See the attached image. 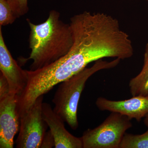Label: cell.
<instances>
[{
  "instance_id": "1",
  "label": "cell",
  "mask_w": 148,
  "mask_h": 148,
  "mask_svg": "<svg viewBox=\"0 0 148 148\" xmlns=\"http://www.w3.org/2000/svg\"><path fill=\"white\" fill-rule=\"evenodd\" d=\"M70 24L74 42L69 52L48 66L29 71V84L38 95L45 94L93 61L106 57L123 60L134 54L129 36L110 15L84 11L72 17Z\"/></svg>"
},
{
  "instance_id": "2",
  "label": "cell",
  "mask_w": 148,
  "mask_h": 148,
  "mask_svg": "<svg viewBox=\"0 0 148 148\" xmlns=\"http://www.w3.org/2000/svg\"><path fill=\"white\" fill-rule=\"evenodd\" d=\"M60 14L51 10L47 19L39 24L27 21L30 27L29 47L31 50L28 59L33 61L30 71L45 67L66 55L73 44V32L70 24L60 19Z\"/></svg>"
},
{
  "instance_id": "3",
  "label": "cell",
  "mask_w": 148,
  "mask_h": 148,
  "mask_svg": "<svg viewBox=\"0 0 148 148\" xmlns=\"http://www.w3.org/2000/svg\"><path fill=\"white\" fill-rule=\"evenodd\" d=\"M121 59L116 58L113 61H95L90 68H86L79 73L59 84L52 102L53 110L73 130L79 126L77 110L82 92L88 79L96 72L112 69L119 64Z\"/></svg>"
},
{
  "instance_id": "4",
  "label": "cell",
  "mask_w": 148,
  "mask_h": 148,
  "mask_svg": "<svg viewBox=\"0 0 148 148\" xmlns=\"http://www.w3.org/2000/svg\"><path fill=\"white\" fill-rule=\"evenodd\" d=\"M131 120L116 112H111L100 125L83 133V148H119L126 131L132 127Z\"/></svg>"
},
{
  "instance_id": "5",
  "label": "cell",
  "mask_w": 148,
  "mask_h": 148,
  "mask_svg": "<svg viewBox=\"0 0 148 148\" xmlns=\"http://www.w3.org/2000/svg\"><path fill=\"white\" fill-rule=\"evenodd\" d=\"M43 95L37 98L31 108L20 116L16 148H41L48 126L42 116Z\"/></svg>"
},
{
  "instance_id": "6",
  "label": "cell",
  "mask_w": 148,
  "mask_h": 148,
  "mask_svg": "<svg viewBox=\"0 0 148 148\" xmlns=\"http://www.w3.org/2000/svg\"><path fill=\"white\" fill-rule=\"evenodd\" d=\"M18 95L9 93L0 95V148H13L14 138L19 131L17 111Z\"/></svg>"
},
{
  "instance_id": "7",
  "label": "cell",
  "mask_w": 148,
  "mask_h": 148,
  "mask_svg": "<svg viewBox=\"0 0 148 148\" xmlns=\"http://www.w3.org/2000/svg\"><path fill=\"white\" fill-rule=\"evenodd\" d=\"M0 70L8 82L10 93L21 95L27 86L28 74L27 70L21 69L12 57L5 42L1 26Z\"/></svg>"
},
{
  "instance_id": "8",
  "label": "cell",
  "mask_w": 148,
  "mask_h": 148,
  "mask_svg": "<svg viewBox=\"0 0 148 148\" xmlns=\"http://www.w3.org/2000/svg\"><path fill=\"white\" fill-rule=\"evenodd\" d=\"M95 105L100 110L116 112L140 122L148 114V98L142 96L122 101H112L104 97L97 98Z\"/></svg>"
},
{
  "instance_id": "9",
  "label": "cell",
  "mask_w": 148,
  "mask_h": 148,
  "mask_svg": "<svg viewBox=\"0 0 148 148\" xmlns=\"http://www.w3.org/2000/svg\"><path fill=\"white\" fill-rule=\"evenodd\" d=\"M42 116L51 132L55 148H83L82 138L72 135L66 129L64 121L56 113L50 104L43 103Z\"/></svg>"
},
{
  "instance_id": "10",
  "label": "cell",
  "mask_w": 148,
  "mask_h": 148,
  "mask_svg": "<svg viewBox=\"0 0 148 148\" xmlns=\"http://www.w3.org/2000/svg\"><path fill=\"white\" fill-rule=\"evenodd\" d=\"M129 87L132 96L148 98V43L146 44L144 53L143 69L139 74L130 81Z\"/></svg>"
},
{
  "instance_id": "11",
  "label": "cell",
  "mask_w": 148,
  "mask_h": 148,
  "mask_svg": "<svg viewBox=\"0 0 148 148\" xmlns=\"http://www.w3.org/2000/svg\"><path fill=\"white\" fill-rule=\"evenodd\" d=\"M119 148H148V129L140 135L125 133Z\"/></svg>"
},
{
  "instance_id": "12",
  "label": "cell",
  "mask_w": 148,
  "mask_h": 148,
  "mask_svg": "<svg viewBox=\"0 0 148 148\" xmlns=\"http://www.w3.org/2000/svg\"><path fill=\"white\" fill-rule=\"evenodd\" d=\"M16 18L7 0H0V26L12 24Z\"/></svg>"
},
{
  "instance_id": "13",
  "label": "cell",
  "mask_w": 148,
  "mask_h": 148,
  "mask_svg": "<svg viewBox=\"0 0 148 148\" xmlns=\"http://www.w3.org/2000/svg\"><path fill=\"white\" fill-rule=\"evenodd\" d=\"M16 18L25 15L29 12L28 0H7Z\"/></svg>"
},
{
  "instance_id": "14",
  "label": "cell",
  "mask_w": 148,
  "mask_h": 148,
  "mask_svg": "<svg viewBox=\"0 0 148 148\" xmlns=\"http://www.w3.org/2000/svg\"><path fill=\"white\" fill-rule=\"evenodd\" d=\"M55 147V142L50 130L46 132L41 148H52Z\"/></svg>"
},
{
  "instance_id": "15",
  "label": "cell",
  "mask_w": 148,
  "mask_h": 148,
  "mask_svg": "<svg viewBox=\"0 0 148 148\" xmlns=\"http://www.w3.org/2000/svg\"><path fill=\"white\" fill-rule=\"evenodd\" d=\"M144 124L146 125V127H147L148 129V114L144 118Z\"/></svg>"
},
{
  "instance_id": "16",
  "label": "cell",
  "mask_w": 148,
  "mask_h": 148,
  "mask_svg": "<svg viewBox=\"0 0 148 148\" xmlns=\"http://www.w3.org/2000/svg\"><path fill=\"white\" fill-rule=\"evenodd\" d=\"M147 1H148V0H147Z\"/></svg>"
}]
</instances>
